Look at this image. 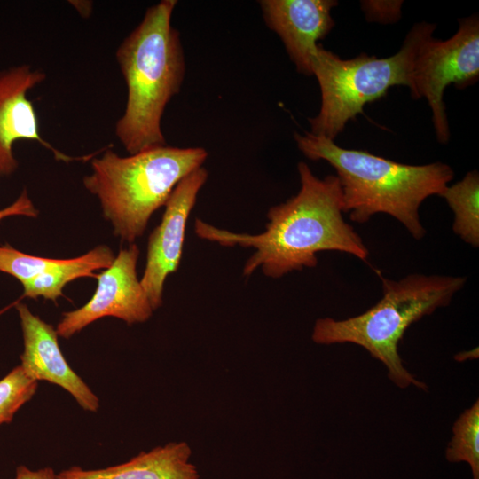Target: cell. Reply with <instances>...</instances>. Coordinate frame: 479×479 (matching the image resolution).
Here are the masks:
<instances>
[{"label": "cell", "mask_w": 479, "mask_h": 479, "mask_svg": "<svg viewBox=\"0 0 479 479\" xmlns=\"http://www.w3.org/2000/svg\"><path fill=\"white\" fill-rule=\"evenodd\" d=\"M13 479H57V474L50 467L32 470L21 465L16 467Z\"/></svg>", "instance_id": "obj_21"}, {"label": "cell", "mask_w": 479, "mask_h": 479, "mask_svg": "<svg viewBox=\"0 0 479 479\" xmlns=\"http://www.w3.org/2000/svg\"><path fill=\"white\" fill-rule=\"evenodd\" d=\"M449 462H466L473 479H479V402L465 410L452 426V437L446 452Z\"/></svg>", "instance_id": "obj_16"}, {"label": "cell", "mask_w": 479, "mask_h": 479, "mask_svg": "<svg viewBox=\"0 0 479 479\" xmlns=\"http://www.w3.org/2000/svg\"><path fill=\"white\" fill-rule=\"evenodd\" d=\"M138 256L135 243L121 249L112 264L96 276L98 286L90 300L63 313L56 327L58 335L68 339L105 317L117 318L129 325L148 320L154 310L137 279Z\"/></svg>", "instance_id": "obj_8"}, {"label": "cell", "mask_w": 479, "mask_h": 479, "mask_svg": "<svg viewBox=\"0 0 479 479\" xmlns=\"http://www.w3.org/2000/svg\"><path fill=\"white\" fill-rule=\"evenodd\" d=\"M12 216H24L27 217H36L38 216V211L28 197L26 189L22 191L12 204L0 209V221Z\"/></svg>", "instance_id": "obj_20"}, {"label": "cell", "mask_w": 479, "mask_h": 479, "mask_svg": "<svg viewBox=\"0 0 479 479\" xmlns=\"http://www.w3.org/2000/svg\"><path fill=\"white\" fill-rule=\"evenodd\" d=\"M403 1H362L361 8L368 21L395 23L401 17Z\"/></svg>", "instance_id": "obj_19"}, {"label": "cell", "mask_w": 479, "mask_h": 479, "mask_svg": "<svg viewBox=\"0 0 479 479\" xmlns=\"http://www.w3.org/2000/svg\"><path fill=\"white\" fill-rule=\"evenodd\" d=\"M23 336V352L20 366L31 379L56 384L76 400L85 411L96 412L98 397L83 380L75 373L65 359L53 326L33 314L24 303H18Z\"/></svg>", "instance_id": "obj_12"}, {"label": "cell", "mask_w": 479, "mask_h": 479, "mask_svg": "<svg viewBox=\"0 0 479 479\" xmlns=\"http://www.w3.org/2000/svg\"><path fill=\"white\" fill-rule=\"evenodd\" d=\"M208 154L200 146L165 145L122 157L107 146L91 159V172L83 185L98 199L114 235L132 244L177 185L202 167Z\"/></svg>", "instance_id": "obj_5"}, {"label": "cell", "mask_w": 479, "mask_h": 479, "mask_svg": "<svg viewBox=\"0 0 479 479\" xmlns=\"http://www.w3.org/2000/svg\"><path fill=\"white\" fill-rule=\"evenodd\" d=\"M45 78L44 72L28 65L0 70V177H9L17 169L12 147L19 140L35 141L50 150L56 160L66 162L90 161L100 151L73 157L58 150L41 136L37 114L27 93Z\"/></svg>", "instance_id": "obj_10"}, {"label": "cell", "mask_w": 479, "mask_h": 479, "mask_svg": "<svg viewBox=\"0 0 479 479\" xmlns=\"http://www.w3.org/2000/svg\"><path fill=\"white\" fill-rule=\"evenodd\" d=\"M208 177L202 166L184 177L167 200L159 225L148 238L146 263L140 283L153 310L162 304L167 277L177 271L187 219Z\"/></svg>", "instance_id": "obj_9"}, {"label": "cell", "mask_w": 479, "mask_h": 479, "mask_svg": "<svg viewBox=\"0 0 479 479\" xmlns=\"http://www.w3.org/2000/svg\"><path fill=\"white\" fill-rule=\"evenodd\" d=\"M436 24H415L400 50L388 58L360 53L341 59L318 43L312 59V75L321 91L319 113L309 118L313 135L334 140L349 120L363 113L365 105L384 97L396 85L412 88L414 59L423 36Z\"/></svg>", "instance_id": "obj_6"}, {"label": "cell", "mask_w": 479, "mask_h": 479, "mask_svg": "<svg viewBox=\"0 0 479 479\" xmlns=\"http://www.w3.org/2000/svg\"><path fill=\"white\" fill-rule=\"evenodd\" d=\"M38 381L29 378L20 365L0 380V425L12 422L15 413L35 394Z\"/></svg>", "instance_id": "obj_17"}, {"label": "cell", "mask_w": 479, "mask_h": 479, "mask_svg": "<svg viewBox=\"0 0 479 479\" xmlns=\"http://www.w3.org/2000/svg\"><path fill=\"white\" fill-rule=\"evenodd\" d=\"M114 258L108 246L99 245L81 256L64 259L59 266L22 284L23 295L56 301L63 295L62 290L67 283L82 277L96 278L94 271L108 268Z\"/></svg>", "instance_id": "obj_14"}, {"label": "cell", "mask_w": 479, "mask_h": 479, "mask_svg": "<svg viewBox=\"0 0 479 479\" xmlns=\"http://www.w3.org/2000/svg\"><path fill=\"white\" fill-rule=\"evenodd\" d=\"M191 455L186 442H170L105 468L83 469L74 466L58 473L57 479H199Z\"/></svg>", "instance_id": "obj_13"}, {"label": "cell", "mask_w": 479, "mask_h": 479, "mask_svg": "<svg viewBox=\"0 0 479 479\" xmlns=\"http://www.w3.org/2000/svg\"><path fill=\"white\" fill-rule=\"evenodd\" d=\"M63 260L31 255L9 245L0 246V271L14 277L21 284L59 266Z\"/></svg>", "instance_id": "obj_18"}, {"label": "cell", "mask_w": 479, "mask_h": 479, "mask_svg": "<svg viewBox=\"0 0 479 479\" xmlns=\"http://www.w3.org/2000/svg\"><path fill=\"white\" fill-rule=\"evenodd\" d=\"M78 12L84 18L90 16L92 11V4L89 1H69Z\"/></svg>", "instance_id": "obj_22"}, {"label": "cell", "mask_w": 479, "mask_h": 479, "mask_svg": "<svg viewBox=\"0 0 479 479\" xmlns=\"http://www.w3.org/2000/svg\"><path fill=\"white\" fill-rule=\"evenodd\" d=\"M297 170L299 192L268 210V223L263 232L238 233L197 218L196 235L223 247L254 248L255 253L243 267L247 277L259 268L272 279L314 268L318 265L317 254L321 251L342 252L365 261L368 248L342 216V192L336 176L320 179L304 161L298 163Z\"/></svg>", "instance_id": "obj_1"}, {"label": "cell", "mask_w": 479, "mask_h": 479, "mask_svg": "<svg viewBox=\"0 0 479 479\" xmlns=\"http://www.w3.org/2000/svg\"><path fill=\"white\" fill-rule=\"evenodd\" d=\"M441 197L453 213L452 231L465 243L479 247V174L467 172L465 177L448 185Z\"/></svg>", "instance_id": "obj_15"}, {"label": "cell", "mask_w": 479, "mask_h": 479, "mask_svg": "<svg viewBox=\"0 0 479 479\" xmlns=\"http://www.w3.org/2000/svg\"><path fill=\"white\" fill-rule=\"evenodd\" d=\"M266 26L276 33L298 73L312 75L311 62L318 41L334 27V0H261Z\"/></svg>", "instance_id": "obj_11"}, {"label": "cell", "mask_w": 479, "mask_h": 479, "mask_svg": "<svg viewBox=\"0 0 479 479\" xmlns=\"http://www.w3.org/2000/svg\"><path fill=\"white\" fill-rule=\"evenodd\" d=\"M177 3L161 0L150 6L115 52L127 101L114 132L130 154L167 145L161 118L185 75L180 34L171 23Z\"/></svg>", "instance_id": "obj_3"}, {"label": "cell", "mask_w": 479, "mask_h": 479, "mask_svg": "<svg viewBox=\"0 0 479 479\" xmlns=\"http://www.w3.org/2000/svg\"><path fill=\"white\" fill-rule=\"evenodd\" d=\"M381 280L382 297L376 304L346 319H317L312 341L322 345H358L385 365L395 385L401 389L412 385L426 390V384L404 367L398 353L399 342L410 326L436 309L449 305L455 294L463 288L467 278L414 273L399 280L381 276Z\"/></svg>", "instance_id": "obj_4"}, {"label": "cell", "mask_w": 479, "mask_h": 479, "mask_svg": "<svg viewBox=\"0 0 479 479\" xmlns=\"http://www.w3.org/2000/svg\"><path fill=\"white\" fill-rule=\"evenodd\" d=\"M459 29L451 38L439 40L429 30L420 43L413 64V98H425L432 111L436 137L442 144L450 138L443 100L450 84L464 89L479 78V20L477 15L459 19Z\"/></svg>", "instance_id": "obj_7"}, {"label": "cell", "mask_w": 479, "mask_h": 479, "mask_svg": "<svg viewBox=\"0 0 479 479\" xmlns=\"http://www.w3.org/2000/svg\"><path fill=\"white\" fill-rule=\"evenodd\" d=\"M298 149L311 161H326L336 171L344 213L365 224L375 214L391 216L413 239L421 240L426 230L420 217L422 202L441 196L452 180V169L436 161L409 165L371 153L345 149L334 140L310 132L294 134Z\"/></svg>", "instance_id": "obj_2"}]
</instances>
